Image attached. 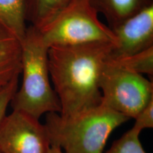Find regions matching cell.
<instances>
[{
    "instance_id": "obj_1",
    "label": "cell",
    "mask_w": 153,
    "mask_h": 153,
    "mask_svg": "<svg viewBox=\"0 0 153 153\" xmlns=\"http://www.w3.org/2000/svg\"><path fill=\"white\" fill-rule=\"evenodd\" d=\"M114 46L92 43L48 48L50 77L60 101L61 116L70 117L101 104L99 79Z\"/></svg>"
},
{
    "instance_id": "obj_2",
    "label": "cell",
    "mask_w": 153,
    "mask_h": 153,
    "mask_svg": "<svg viewBox=\"0 0 153 153\" xmlns=\"http://www.w3.org/2000/svg\"><path fill=\"white\" fill-rule=\"evenodd\" d=\"M129 118L103 104L70 117L48 113L44 124L51 147L65 153H104L112 132Z\"/></svg>"
},
{
    "instance_id": "obj_3",
    "label": "cell",
    "mask_w": 153,
    "mask_h": 153,
    "mask_svg": "<svg viewBox=\"0 0 153 153\" xmlns=\"http://www.w3.org/2000/svg\"><path fill=\"white\" fill-rule=\"evenodd\" d=\"M21 45L22 82L11 99V106L38 120L48 113L60 114V101L48 65V48L41 41L37 28L28 26Z\"/></svg>"
},
{
    "instance_id": "obj_4",
    "label": "cell",
    "mask_w": 153,
    "mask_h": 153,
    "mask_svg": "<svg viewBox=\"0 0 153 153\" xmlns=\"http://www.w3.org/2000/svg\"><path fill=\"white\" fill-rule=\"evenodd\" d=\"M48 48L54 45L108 43L116 45V36L99 20L90 0H74L48 24L37 28Z\"/></svg>"
},
{
    "instance_id": "obj_5",
    "label": "cell",
    "mask_w": 153,
    "mask_h": 153,
    "mask_svg": "<svg viewBox=\"0 0 153 153\" xmlns=\"http://www.w3.org/2000/svg\"><path fill=\"white\" fill-rule=\"evenodd\" d=\"M101 104L131 119L153 99V83L106 59L99 79Z\"/></svg>"
},
{
    "instance_id": "obj_6",
    "label": "cell",
    "mask_w": 153,
    "mask_h": 153,
    "mask_svg": "<svg viewBox=\"0 0 153 153\" xmlns=\"http://www.w3.org/2000/svg\"><path fill=\"white\" fill-rule=\"evenodd\" d=\"M51 148L44 124L13 110L0 125V153H48Z\"/></svg>"
},
{
    "instance_id": "obj_7",
    "label": "cell",
    "mask_w": 153,
    "mask_h": 153,
    "mask_svg": "<svg viewBox=\"0 0 153 153\" xmlns=\"http://www.w3.org/2000/svg\"><path fill=\"white\" fill-rule=\"evenodd\" d=\"M117 39L108 58L118 60L153 47V4L111 28Z\"/></svg>"
},
{
    "instance_id": "obj_8",
    "label": "cell",
    "mask_w": 153,
    "mask_h": 153,
    "mask_svg": "<svg viewBox=\"0 0 153 153\" xmlns=\"http://www.w3.org/2000/svg\"><path fill=\"white\" fill-rule=\"evenodd\" d=\"M21 42L0 24V90L21 74Z\"/></svg>"
},
{
    "instance_id": "obj_9",
    "label": "cell",
    "mask_w": 153,
    "mask_h": 153,
    "mask_svg": "<svg viewBox=\"0 0 153 153\" xmlns=\"http://www.w3.org/2000/svg\"><path fill=\"white\" fill-rule=\"evenodd\" d=\"M90 1L97 12L105 17L111 28L153 4V0H90Z\"/></svg>"
},
{
    "instance_id": "obj_10",
    "label": "cell",
    "mask_w": 153,
    "mask_h": 153,
    "mask_svg": "<svg viewBox=\"0 0 153 153\" xmlns=\"http://www.w3.org/2000/svg\"><path fill=\"white\" fill-rule=\"evenodd\" d=\"M74 0H25V17L30 26L41 28Z\"/></svg>"
},
{
    "instance_id": "obj_11",
    "label": "cell",
    "mask_w": 153,
    "mask_h": 153,
    "mask_svg": "<svg viewBox=\"0 0 153 153\" xmlns=\"http://www.w3.org/2000/svg\"><path fill=\"white\" fill-rule=\"evenodd\" d=\"M0 24L22 42L28 27L25 17V0H0Z\"/></svg>"
},
{
    "instance_id": "obj_12",
    "label": "cell",
    "mask_w": 153,
    "mask_h": 153,
    "mask_svg": "<svg viewBox=\"0 0 153 153\" xmlns=\"http://www.w3.org/2000/svg\"><path fill=\"white\" fill-rule=\"evenodd\" d=\"M110 60L141 75L153 74V47L123 58Z\"/></svg>"
},
{
    "instance_id": "obj_13",
    "label": "cell",
    "mask_w": 153,
    "mask_h": 153,
    "mask_svg": "<svg viewBox=\"0 0 153 153\" xmlns=\"http://www.w3.org/2000/svg\"><path fill=\"white\" fill-rule=\"evenodd\" d=\"M140 134L131 128L104 153H147L140 140Z\"/></svg>"
},
{
    "instance_id": "obj_14",
    "label": "cell",
    "mask_w": 153,
    "mask_h": 153,
    "mask_svg": "<svg viewBox=\"0 0 153 153\" xmlns=\"http://www.w3.org/2000/svg\"><path fill=\"white\" fill-rule=\"evenodd\" d=\"M19 78H14L0 90V125L7 116V108L18 89Z\"/></svg>"
},
{
    "instance_id": "obj_15",
    "label": "cell",
    "mask_w": 153,
    "mask_h": 153,
    "mask_svg": "<svg viewBox=\"0 0 153 153\" xmlns=\"http://www.w3.org/2000/svg\"><path fill=\"white\" fill-rule=\"evenodd\" d=\"M135 123L132 128L139 133L146 128L153 127V99L145 106L135 118Z\"/></svg>"
},
{
    "instance_id": "obj_16",
    "label": "cell",
    "mask_w": 153,
    "mask_h": 153,
    "mask_svg": "<svg viewBox=\"0 0 153 153\" xmlns=\"http://www.w3.org/2000/svg\"><path fill=\"white\" fill-rule=\"evenodd\" d=\"M48 153H65V152H63L60 149L55 148V147H51Z\"/></svg>"
}]
</instances>
